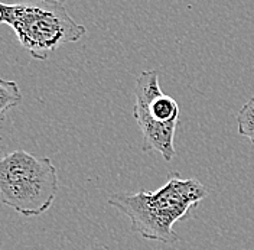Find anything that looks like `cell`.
Here are the masks:
<instances>
[{
    "label": "cell",
    "instance_id": "5b68a950",
    "mask_svg": "<svg viewBox=\"0 0 254 250\" xmlns=\"http://www.w3.org/2000/svg\"><path fill=\"white\" fill-rule=\"evenodd\" d=\"M22 101V93L19 90V85L16 81L0 80V113L1 116L6 114V111Z\"/></svg>",
    "mask_w": 254,
    "mask_h": 250
},
{
    "label": "cell",
    "instance_id": "8992f818",
    "mask_svg": "<svg viewBox=\"0 0 254 250\" xmlns=\"http://www.w3.org/2000/svg\"><path fill=\"white\" fill-rule=\"evenodd\" d=\"M238 133L254 145V97H252L237 114Z\"/></svg>",
    "mask_w": 254,
    "mask_h": 250
},
{
    "label": "cell",
    "instance_id": "3957f363",
    "mask_svg": "<svg viewBox=\"0 0 254 250\" xmlns=\"http://www.w3.org/2000/svg\"><path fill=\"white\" fill-rule=\"evenodd\" d=\"M3 204L23 217L47 213L58 192V169L48 157H35L17 149L0 161Z\"/></svg>",
    "mask_w": 254,
    "mask_h": 250
},
{
    "label": "cell",
    "instance_id": "7a4b0ae2",
    "mask_svg": "<svg viewBox=\"0 0 254 250\" xmlns=\"http://www.w3.org/2000/svg\"><path fill=\"white\" fill-rule=\"evenodd\" d=\"M0 22L12 28L20 47L38 61H47L54 51L77 42L87 32L66 12L64 3L52 0L0 3Z\"/></svg>",
    "mask_w": 254,
    "mask_h": 250
},
{
    "label": "cell",
    "instance_id": "277c9868",
    "mask_svg": "<svg viewBox=\"0 0 254 250\" xmlns=\"http://www.w3.org/2000/svg\"><path fill=\"white\" fill-rule=\"evenodd\" d=\"M179 106L162 91L156 70L142 71L134 85L133 114L143 135V151L159 152L166 162L175 157V132Z\"/></svg>",
    "mask_w": 254,
    "mask_h": 250
},
{
    "label": "cell",
    "instance_id": "6da1fadb",
    "mask_svg": "<svg viewBox=\"0 0 254 250\" xmlns=\"http://www.w3.org/2000/svg\"><path fill=\"white\" fill-rule=\"evenodd\" d=\"M206 195L208 189L201 181L185 179L172 172L156 191L117 192L109 198V204L128 217L131 232L146 240L174 245L179 242L174 224L188 217Z\"/></svg>",
    "mask_w": 254,
    "mask_h": 250
},
{
    "label": "cell",
    "instance_id": "52a82bcc",
    "mask_svg": "<svg viewBox=\"0 0 254 250\" xmlns=\"http://www.w3.org/2000/svg\"><path fill=\"white\" fill-rule=\"evenodd\" d=\"M52 1H61V3H64L65 0H52Z\"/></svg>",
    "mask_w": 254,
    "mask_h": 250
}]
</instances>
